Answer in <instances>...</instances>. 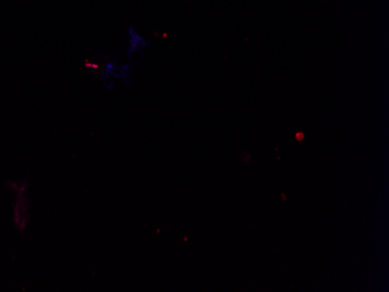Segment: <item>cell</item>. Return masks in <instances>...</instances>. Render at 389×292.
Returning <instances> with one entry per match:
<instances>
[{"label": "cell", "mask_w": 389, "mask_h": 292, "mask_svg": "<svg viewBox=\"0 0 389 292\" xmlns=\"http://www.w3.org/2000/svg\"><path fill=\"white\" fill-rule=\"evenodd\" d=\"M303 134H298V135H296V139H298V141H302L303 140Z\"/></svg>", "instance_id": "cell-1"}]
</instances>
